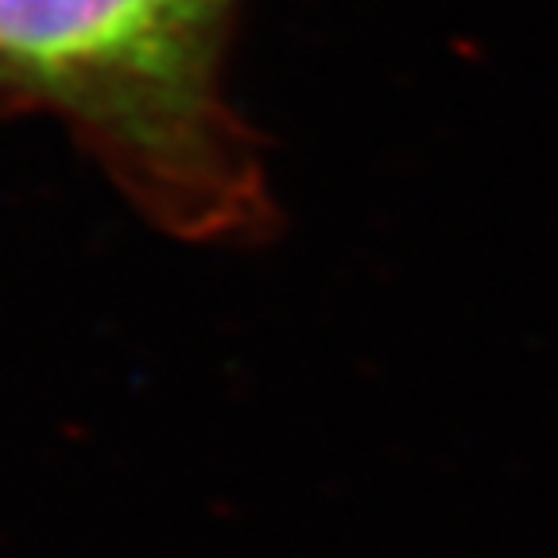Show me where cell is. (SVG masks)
I'll use <instances>...</instances> for the list:
<instances>
[{
	"mask_svg": "<svg viewBox=\"0 0 558 558\" xmlns=\"http://www.w3.org/2000/svg\"><path fill=\"white\" fill-rule=\"evenodd\" d=\"M236 0H0V109L44 113L156 226L191 241L268 218L226 94Z\"/></svg>",
	"mask_w": 558,
	"mask_h": 558,
	"instance_id": "cell-1",
	"label": "cell"
}]
</instances>
